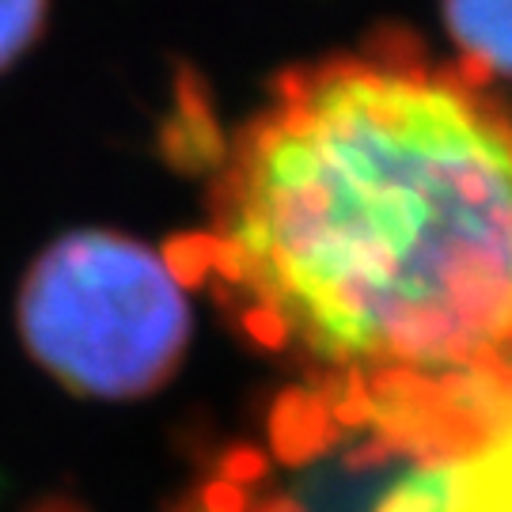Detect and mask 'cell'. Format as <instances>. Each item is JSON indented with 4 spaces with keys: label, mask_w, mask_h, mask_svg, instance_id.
Segmentation results:
<instances>
[{
    "label": "cell",
    "mask_w": 512,
    "mask_h": 512,
    "mask_svg": "<svg viewBox=\"0 0 512 512\" xmlns=\"http://www.w3.org/2000/svg\"><path fill=\"white\" fill-rule=\"evenodd\" d=\"M456 65L482 84H512V0H440Z\"/></svg>",
    "instance_id": "4"
},
{
    "label": "cell",
    "mask_w": 512,
    "mask_h": 512,
    "mask_svg": "<svg viewBox=\"0 0 512 512\" xmlns=\"http://www.w3.org/2000/svg\"><path fill=\"white\" fill-rule=\"evenodd\" d=\"M50 19V0H0V73L35 46Z\"/></svg>",
    "instance_id": "5"
},
{
    "label": "cell",
    "mask_w": 512,
    "mask_h": 512,
    "mask_svg": "<svg viewBox=\"0 0 512 512\" xmlns=\"http://www.w3.org/2000/svg\"><path fill=\"white\" fill-rule=\"evenodd\" d=\"M190 251L186 281L308 376L311 437L425 459L512 399V107L410 38L281 76Z\"/></svg>",
    "instance_id": "1"
},
{
    "label": "cell",
    "mask_w": 512,
    "mask_h": 512,
    "mask_svg": "<svg viewBox=\"0 0 512 512\" xmlns=\"http://www.w3.org/2000/svg\"><path fill=\"white\" fill-rule=\"evenodd\" d=\"M372 512H512V399L467 444L414 459Z\"/></svg>",
    "instance_id": "3"
},
{
    "label": "cell",
    "mask_w": 512,
    "mask_h": 512,
    "mask_svg": "<svg viewBox=\"0 0 512 512\" xmlns=\"http://www.w3.org/2000/svg\"><path fill=\"white\" fill-rule=\"evenodd\" d=\"M19 342L54 384L99 403L145 399L179 372L190 281L175 258L110 228L46 243L16 296Z\"/></svg>",
    "instance_id": "2"
}]
</instances>
